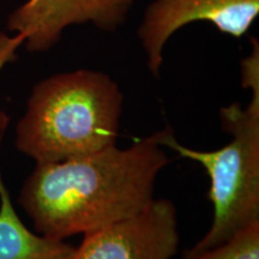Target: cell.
<instances>
[{
	"mask_svg": "<svg viewBox=\"0 0 259 259\" xmlns=\"http://www.w3.org/2000/svg\"><path fill=\"white\" fill-rule=\"evenodd\" d=\"M160 132L125 149L36 163L18 202L38 234L58 240L85 234L142 211L169 158Z\"/></svg>",
	"mask_w": 259,
	"mask_h": 259,
	"instance_id": "cell-1",
	"label": "cell"
},
{
	"mask_svg": "<svg viewBox=\"0 0 259 259\" xmlns=\"http://www.w3.org/2000/svg\"><path fill=\"white\" fill-rule=\"evenodd\" d=\"M120 88L107 74L76 70L42 79L16 128V147L36 163L85 156L114 145Z\"/></svg>",
	"mask_w": 259,
	"mask_h": 259,
	"instance_id": "cell-2",
	"label": "cell"
},
{
	"mask_svg": "<svg viewBox=\"0 0 259 259\" xmlns=\"http://www.w3.org/2000/svg\"><path fill=\"white\" fill-rule=\"evenodd\" d=\"M251 44V54L241 61L242 85L251 90L250 102L246 107L232 103L220 113L222 128L232 136L228 143L218 150H194L181 145L171 128L158 131L162 147L198 162L210 178L211 227L186 253L215 247L259 221V42L252 38Z\"/></svg>",
	"mask_w": 259,
	"mask_h": 259,
	"instance_id": "cell-3",
	"label": "cell"
},
{
	"mask_svg": "<svg viewBox=\"0 0 259 259\" xmlns=\"http://www.w3.org/2000/svg\"><path fill=\"white\" fill-rule=\"evenodd\" d=\"M179 240L174 204L153 199L130 218L85 233L69 259H171Z\"/></svg>",
	"mask_w": 259,
	"mask_h": 259,
	"instance_id": "cell-4",
	"label": "cell"
},
{
	"mask_svg": "<svg viewBox=\"0 0 259 259\" xmlns=\"http://www.w3.org/2000/svg\"><path fill=\"white\" fill-rule=\"evenodd\" d=\"M258 14L259 0H154L138 28L149 71L160 78L163 48L171 35L185 25L210 22L223 34L241 38Z\"/></svg>",
	"mask_w": 259,
	"mask_h": 259,
	"instance_id": "cell-5",
	"label": "cell"
},
{
	"mask_svg": "<svg viewBox=\"0 0 259 259\" xmlns=\"http://www.w3.org/2000/svg\"><path fill=\"white\" fill-rule=\"evenodd\" d=\"M135 0H27L10 15L8 29L24 36L30 52H46L71 25L93 24L114 31L127 19Z\"/></svg>",
	"mask_w": 259,
	"mask_h": 259,
	"instance_id": "cell-6",
	"label": "cell"
},
{
	"mask_svg": "<svg viewBox=\"0 0 259 259\" xmlns=\"http://www.w3.org/2000/svg\"><path fill=\"white\" fill-rule=\"evenodd\" d=\"M73 250L64 240L36 234L22 222L0 171V259H69Z\"/></svg>",
	"mask_w": 259,
	"mask_h": 259,
	"instance_id": "cell-7",
	"label": "cell"
},
{
	"mask_svg": "<svg viewBox=\"0 0 259 259\" xmlns=\"http://www.w3.org/2000/svg\"><path fill=\"white\" fill-rule=\"evenodd\" d=\"M183 259H259V221L236 232L215 247L185 253Z\"/></svg>",
	"mask_w": 259,
	"mask_h": 259,
	"instance_id": "cell-8",
	"label": "cell"
},
{
	"mask_svg": "<svg viewBox=\"0 0 259 259\" xmlns=\"http://www.w3.org/2000/svg\"><path fill=\"white\" fill-rule=\"evenodd\" d=\"M22 45H24L23 35H8L6 32L0 31V71L4 69L6 64L15 60L17 50ZM9 121V115L5 112L0 111V134H4Z\"/></svg>",
	"mask_w": 259,
	"mask_h": 259,
	"instance_id": "cell-9",
	"label": "cell"
}]
</instances>
